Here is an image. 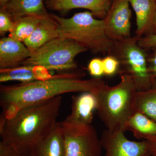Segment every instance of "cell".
Instances as JSON below:
<instances>
[{
    "instance_id": "4316f807",
    "label": "cell",
    "mask_w": 156,
    "mask_h": 156,
    "mask_svg": "<svg viewBox=\"0 0 156 156\" xmlns=\"http://www.w3.org/2000/svg\"><path fill=\"white\" fill-rule=\"evenodd\" d=\"M144 139L148 144L151 156H156V135L146 136Z\"/></svg>"
},
{
    "instance_id": "cb8c5ba5",
    "label": "cell",
    "mask_w": 156,
    "mask_h": 156,
    "mask_svg": "<svg viewBox=\"0 0 156 156\" xmlns=\"http://www.w3.org/2000/svg\"><path fill=\"white\" fill-rule=\"evenodd\" d=\"M138 44L145 50H153L156 48V34H150L140 38Z\"/></svg>"
},
{
    "instance_id": "603a6c76",
    "label": "cell",
    "mask_w": 156,
    "mask_h": 156,
    "mask_svg": "<svg viewBox=\"0 0 156 156\" xmlns=\"http://www.w3.org/2000/svg\"><path fill=\"white\" fill-rule=\"evenodd\" d=\"M88 69L89 73L95 78H100L104 75L102 59L100 58L92 59L88 65Z\"/></svg>"
},
{
    "instance_id": "6da1fadb",
    "label": "cell",
    "mask_w": 156,
    "mask_h": 156,
    "mask_svg": "<svg viewBox=\"0 0 156 156\" xmlns=\"http://www.w3.org/2000/svg\"><path fill=\"white\" fill-rule=\"evenodd\" d=\"M61 95L20 109L0 129L1 142L22 156H31L37 144L49 136L56 124Z\"/></svg>"
},
{
    "instance_id": "5b68a950",
    "label": "cell",
    "mask_w": 156,
    "mask_h": 156,
    "mask_svg": "<svg viewBox=\"0 0 156 156\" xmlns=\"http://www.w3.org/2000/svg\"><path fill=\"white\" fill-rule=\"evenodd\" d=\"M139 38L135 36L121 41L114 42L109 54L119 62L118 73L120 75L128 74L132 77L137 92H144L153 88L152 77L149 69L148 56L146 50L138 44Z\"/></svg>"
},
{
    "instance_id": "f1b7e54d",
    "label": "cell",
    "mask_w": 156,
    "mask_h": 156,
    "mask_svg": "<svg viewBox=\"0 0 156 156\" xmlns=\"http://www.w3.org/2000/svg\"><path fill=\"white\" fill-rule=\"evenodd\" d=\"M10 0H0V7L5 6Z\"/></svg>"
},
{
    "instance_id": "ffe728a7",
    "label": "cell",
    "mask_w": 156,
    "mask_h": 156,
    "mask_svg": "<svg viewBox=\"0 0 156 156\" xmlns=\"http://www.w3.org/2000/svg\"><path fill=\"white\" fill-rule=\"evenodd\" d=\"M41 18L36 16H28L17 20L14 21L9 37L18 41L24 42L33 33Z\"/></svg>"
},
{
    "instance_id": "3957f363",
    "label": "cell",
    "mask_w": 156,
    "mask_h": 156,
    "mask_svg": "<svg viewBox=\"0 0 156 156\" xmlns=\"http://www.w3.org/2000/svg\"><path fill=\"white\" fill-rule=\"evenodd\" d=\"M119 84L104 85L95 94L98 115L106 129L111 131L122 130L134 112L133 105L137 92L133 79L128 74L121 75Z\"/></svg>"
},
{
    "instance_id": "ac0fdd59",
    "label": "cell",
    "mask_w": 156,
    "mask_h": 156,
    "mask_svg": "<svg viewBox=\"0 0 156 156\" xmlns=\"http://www.w3.org/2000/svg\"><path fill=\"white\" fill-rule=\"evenodd\" d=\"M125 131H131L138 139L147 136L156 135V122L145 115L133 112L129 117L124 128Z\"/></svg>"
},
{
    "instance_id": "5bb4252c",
    "label": "cell",
    "mask_w": 156,
    "mask_h": 156,
    "mask_svg": "<svg viewBox=\"0 0 156 156\" xmlns=\"http://www.w3.org/2000/svg\"><path fill=\"white\" fill-rule=\"evenodd\" d=\"M46 68L39 66L22 65L0 69V82L18 81L22 83L45 80L52 76Z\"/></svg>"
},
{
    "instance_id": "d6986e66",
    "label": "cell",
    "mask_w": 156,
    "mask_h": 156,
    "mask_svg": "<svg viewBox=\"0 0 156 156\" xmlns=\"http://www.w3.org/2000/svg\"><path fill=\"white\" fill-rule=\"evenodd\" d=\"M133 109L145 115L156 122V88L136 92Z\"/></svg>"
},
{
    "instance_id": "8992f818",
    "label": "cell",
    "mask_w": 156,
    "mask_h": 156,
    "mask_svg": "<svg viewBox=\"0 0 156 156\" xmlns=\"http://www.w3.org/2000/svg\"><path fill=\"white\" fill-rule=\"evenodd\" d=\"M87 50L77 42L59 37L33 53L21 66H39L48 70L75 69L76 56Z\"/></svg>"
},
{
    "instance_id": "9a60e30c",
    "label": "cell",
    "mask_w": 156,
    "mask_h": 156,
    "mask_svg": "<svg viewBox=\"0 0 156 156\" xmlns=\"http://www.w3.org/2000/svg\"><path fill=\"white\" fill-rule=\"evenodd\" d=\"M4 8L13 21L28 16L43 17L50 14L47 11L44 0H10Z\"/></svg>"
},
{
    "instance_id": "44dd1931",
    "label": "cell",
    "mask_w": 156,
    "mask_h": 156,
    "mask_svg": "<svg viewBox=\"0 0 156 156\" xmlns=\"http://www.w3.org/2000/svg\"><path fill=\"white\" fill-rule=\"evenodd\" d=\"M105 57L102 59L104 75L107 76H112L116 73L119 72L120 63L118 59L112 55Z\"/></svg>"
},
{
    "instance_id": "9c48e42d",
    "label": "cell",
    "mask_w": 156,
    "mask_h": 156,
    "mask_svg": "<svg viewBox=\"0 0 156 156\" xmlns=\"http://www.w3.org/2000/svg\"><path fill=\"white\" fill-rule=\"evenodd\" d=\"M131 16L128 0H112L103 20L107 35L113 41L131 37Z\"/></svg>"
},
{
    "instance_id": "e0dca14e",
    "label": "cell",
    "mask_w": 156,
    "mask_h": 156,
    "mask_svg": "<svg viewBox=\"0 0 156 156\" xmlns=\"http://www.w3.org/2000/svg\"><path fill=\"white\" fill-rule=\"evenodd\" d=\"M31 156H65L64 139L59 122L49 136L34 147Z\"/></svg>"
},
{
    "instance_id": "30bf717a",
    "label": "cell",
    "mask_w": 156,
    "mask_h": 156,
    "mask_svg": "<svg viewBox=\"0 0 156 156\" xmlns=\"http://www.w3.org/2000/svg\"><path fill=\"white\" fill-rule=\"evenodd\" d=\"M112 0H44L47 9L53 11H66L76 9L90 11L94 17L104 19Z\"/></svg>"
},
{
    "instance_id": "484cf974",
    "label": "cell",
    "mask_w": 156,
    "mask_h": 156,
    "mask_svg": "<svg viewBox=\"0 0 156 156\" xmlns=\"http://www.w3.org/2000/svg\"><path fill=\"white\" fill-rule=\"evenodd\" d=\"M0 156H22L11 147L0 142Z\"/></svg>"
},
{
    "instance_id": "d4e9b609",
    "label": "cell",
    "mask_w": 156,
    "mask_h": 156,
    "mask_svg": "<svg viewBox=\"0 0 156 156\" xmlns=\"http://www.w3.org/2000/svg\"><path fill=\"white\" fill-rule=\"evenodd\" d=\"M153 50L151 55L148 56V62L150 72L153 81V88H156V48Z\"/></svg>"
},
{
    "instance_id": "2e32d148",
    "label": "cell",
    "mask_w": 156,
    "mask_h": 156,
    "mask_svg": "<svg viewBox=\"0 0 156 156\" xmlns=\"http://www.w3.org/2000/svg\"><path fill=\"white\" fill-rule=\"evenodd\" d=\"M136 17L135 36L140 38L151 31L156 10V0H128Z\"/></svg>"
},
{
    "instance_id": "8fae6325",
    "label": "cell",
    "mask_w": 156,
    "mask_h": 156,
    "mask_svg": "<svg viewBox=\"0 0 156 156\" xmlns=\"http://www.w3.org/2000/svg\"><path fill=\"white\" fill-rule=\"evenodd\" d=\"M32 54L22 42L3 38L0 40V69L20 66Z\"/></svg>"
},
{
    "instance_id": "7402d4cb",
    "label": "cell",
    "mask_w": 156,
    "mask_h": 156,
    "mask_svg": "<svg viewBox=\"0 0 156 156\" xmlns=\"http://www.w3.org/2000/svg\"><path fill=\"white\" fill-rule=\"evenodd\" d=\"M14 21L4 8H0V34L4 35L6 33L11 31Z\"/></svg>"
},
{
    "instance_id": "7c38bea8",
    "label": "cell",
    "mask_w": 156,
    "mask_h": 156,
    "mask_svg": "<svg viewBox=\"0 0 156 156\" xmlns=\"http://www.w3.org/2000/svg\"><path fill=\"white\" fill-rule=\"evenodd\" d=\"M71 111L65 119L66 121L82 125L92 124L93 112L97 108L95 94L90 92H82L72 98Z\"/></svg>"
},
{
    "instance_id": "277c9868",
    "label": "cell",
    "mask_w": 156,
    "mask_h": 156,
    "mask_svg": "<svg viewBox=\"0 0 156 156\" xmlns=\"http://www.w3.org/2000/svg\"><path fill=\"white\" fill-rule=\"evenodd\" d=\"M50 14L58 24L59 37L77 42L93 53H111L114 42L107 35L103 19H95L89 11L69 18Z\"/></svg>"
},
{
    "instance_id": "ba28073f",
    "label": "cell",
    "mask_w": 156,
    "mask_h": 156,
    "mask_svg": "<svg viewBox=\"0 0 156 156\" xmlns=\"http://www.w3.org/2000/svg\"><path fill=\"white\" fill-rule=\"evenodd\" d=\"M122 130L111 131L106 129L102 132L100 141L105 151V156H151L148 144L131 140Z\"/></svg>"
},
{
    "instance_id": "7a4b0ae2",
    "label": "cell",
    "mask_w": 156,
    "mask_h": 156,
    "mask_svg": "<svg viewBox=\"0 0 156 156\" xmlns=\"http://www.w3.org/2000/svg\"><path fill=\"white\" fill-rule=\"evenodd\" d=\"M83 74L82 71H76L58 74L45 80L1 85V105H12L20 110L65 93L90 92L95 94L106 84L100 78L82 80Z\"/></svg>"
},
{
    "instance_id": "4fadbf2b",
    "label": "cell",
    "mask_w": 156,
    "mask_h": 156,
    "mask_svg": "<svg viewBox=\"0 0 156 156\" xmlns=\"http://www.w3.org/2000/svg\"><path fill=\"white\" fill-rule=\"evenodd\" d=\"M58 37V24L50 14L42 17L33 33L23 43L31 52L34 53Z\"/></svg>"
},
{
    "instance_id": "52a82bcc",
    "label": "cell",
    "mask_w": 156,
    "mask_h": 156,
    "mask_svg": "<svg viewBox=\"0 0 156 156\" xmlns=\"http://www.w3.org/2000/svg\"><path fill=\"white\" fill-rule=\"evenodd\" d=\"M64 139L65 156H101V146L92 124L82 125L66 120L59 122Z\"/></svg>"
},
{
    "instance_id": "83f0119b",
    "label": "cell",
    "mask_w": 156,
    "mask_h": 156,
    "mask_svg": "<svg viewBox=\"0 0 156 156\" xmlns=\"http://www.w3.org/2000/svg\"><path fill=\"white\" fill-rule=\"evenodd\" d=\"M150 34H156V10L154 20L153 24L151 30Z\"/></svg>"
}]
</instances>
